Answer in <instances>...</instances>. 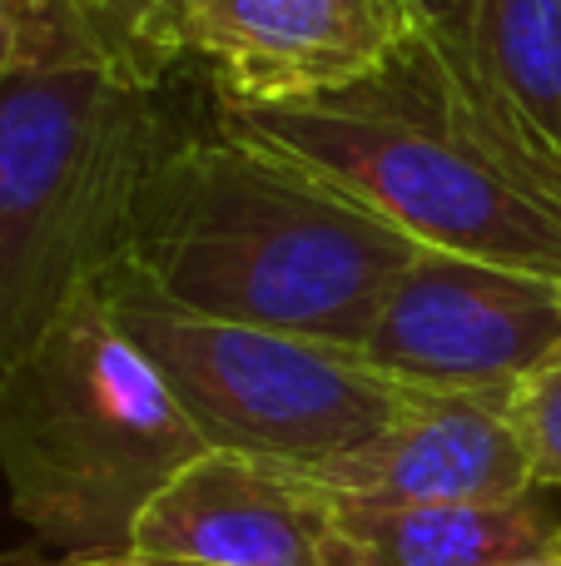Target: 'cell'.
Returning a JSON list of instances; mask_svg holds the SVG:
<instances>
[{
	"mask_svg": "<svg viewBox=\"0 0 561 566\" xmlns=\"http://www.w3.org/2000/svg\"><path fill=\"white\" fill-rule=\"evenodd\" d=\"M417 254V239L324 179L224 129H184L139 189L115 264L199 318L358 353Z\"/></svg>",
	"mask_w": 561,
	"mask_h": 566,
	"instance_id": "obj_1",
	"label": "cell"
},
{
	"mask_svg": "<svg viewBox=\"0 0 561 566\" xmlns=\"http://www.w3.org/2000/svg\"><path fill=\"white\" fill-rule=\"evenodd\" d=\"M214 129L324 179L423 249L561 279V195L507 155L423 40L403 35L378 75L338 95L219 99Z\"/></svg>",
	"mask_w": 561,
	"mask_h": 566,
	"instance_id": "obj_2",
	"label": "cell"
},
{
	"mask_svg": "<svg viewBox=\"0 0 561 566\" xmlns=\"http://www.w3.org/2000/svg\"><path fill=\"white\" fill-rule=\"evenodd\" d=\"M179 135L165 80L89 40L0 85V373L125 254L139 189Z\"/></svg>",
	"mask_w": 561,
	"mask_h": 566,
	"instance_id": "obj_3",
	"label": "cell"
},
{
	"mask_svg": "<svg viewBox=\"0 0 561 566\" xmlns=\"http://www.w3.org/2000/svg\"><path fill=\"white\" fill-rule=\"evenodd\" d=\"M209 452L99 279L0 373V478L45 547L129 552L135 522Z\"/></svg>",
	"mask_w": 561,
	"mask_h": 566,
	"instance_id": "obj_4",
	"label": "cell"
},
{
	"mask_svg": "<svg viewBox=\"0 0 561 566\" xmlns=\"http://www.w3.org/2000/svg\"><path fill=\"white\" fill-rule=\"evenodd\" d=\"M99 293L214 452L318 478L368 448L413 392L348 348L184 313L119 264L99 274Z\"/></svg>",
	"mask_w": 561,
	"mask_h": 566,
	"instance_id": "obj_5",
	"label": "cell"
},
{
	"mask_svg": "<svg viewBox=\"0 0 561 566\" xmlns=\"http://www.w3.org/2000/svg\"><path fill=\"white\" fill-rule=\"evenodd\" d=\"M358 358L407 388L512 392L561 358V279L423 249Z\"/></svg>",
	"mask_w": 561,
	"mask_h": 566,
	"instance_id": "obj_6",
	"label": "cell"
},
{
	"mask_svg": "<svg viewBox=\"0 0 561 566\" xmlns=\"http://www.w3.org/2000/svg\"><path fill=\"white\" fill-rule=\"evenodd\" d=\"M378 0H184V55L219 99L288 105L363 85L398 45Z\"/></svg>",
	"mask_w": 561,
	"mask_h": 566,
	"instance_id": "obj_7",
	"label": "cell"
},
{
	"mask_svg": "<svg viewBox=\"0 0 561 566\" xmlns=\"http://www.w3.org/2000/svg\"><path fill=\"white\" fill-rule=\"evenodd\" d=\"M129 552L169 566H324V488L209 448L149 497Z\"/></svg>",
	"mask_w": 561,
	"mask_h": 566,
	"instance_id": "obj_8",
	"label": "cell"
},
{
	"mask_svg": "<svg viewBox=\"0 0 561 566\" xmlns=\"http://www.w3.org/2000/svg\"><path fill=\"white\" fill-rule=\"evenodd\" d=\"M512 392L413 388L393 422L368 448L338 458L314 482L378 502L433 507H507L537 497L527 452L507 418Z\"/></svg>",
	"mask_w": 561,
	"mask_h": 566,
	"instance_id": "obj_9",
	"label": "cell"
},
{
	"mask_svg": "<svg viewBox=\"0 0 561 566\" xmlns=\"http://www.w3.org/2000/svg\"><path fill=\"white\" fill-rule=\"evenodd\" d=\"M507 155L561 195V0H483L467 60H443Z\"/></svg>",
	"mask_w": 561,
	"mask_h": 566,
	"instance_id": "obj_10",
	"label": "cell"
},
{
	"mask_svg": "<svg viewBox=\"0 0 561 566\" xmlns=\"http://www.w3.org/2000/svg\"><path fill=\"white\" fill-rule=\"evenodd\" d=\"M557 527L542 492L507 507H433L324 488V566H502Z\"/></svg>",
	"mask_w": 561,
	"mask_h": 566,
	"instance_id": "obj_11",
	"label": "cell"
},
{
	"mask_svg": "<svg viewBox=\"0 0 561 566\" xmlns=\"http://www.w3.org/2000/svg\"><path fill=\"white\" fill-rule=\"evenodd\" d=\"M89 45L165 80L184 55V0H50Z\"/></svg>",
	"mask_w": 561,
	"mask_h": 566,
	"instance_id": "obj_12",
	"label": "cell"
},
{
	"mask_svg": "<svg viewBox=\"0 0 561 566\" xmlns=\"http://www.w3.org/2000/svg\"><path fill=\"white\" fill-rule=\"evenodd\" d=\"M507 418H512L517 442L527 452L537 492H561V363L517 382L512 398H507Z\"/></svg>",
	"mask_w": 561,
	"mask_h": 566,
	"instance_id": "obj_13",
	"label": "cell"
},
{
	"mask_svg": "<svg viewBox=\"0 0 561 566\" xmlns=\"http://www.w3.org/2000/svg\"><path fill=\"white\" fill-rule=\"evenodd\" d=\"M70 40H85V35L50 0H0V85L20 65L50 55L55 45H70Z\"/></svg>",
	"mask_w": 561,
	"mask_h": 566,
	"instance_id": "obj_14",
	"label": "cell"
},
{
	"mask_svg": "<svg viewBox=\"0 0 561 566\" xmlns=\"http://www.w3.org/2000/svg\"><path fill=\"white\" fill-rule=\"evenodd\" d=\"M477 10L483 0H393L398 30L407 40L433 45L443 60H467L473 50V30H477Z\"/></svg>",
	"mask_w": 561,
	"mask_h": 566,
	"instance_id": "obj_15",
	"label": "cell"
},
{
	"mask_svg": "<svg viewBox=\"0 0 561 566\" xmlns=\"http://www.w3.org/2000/svg\"><path fill=\"white\" fill-rule=\"evenodd\" d=\"M25 566H169L139 552H80V557H60V562H25Z\"/></svg>",
	"mask_w": 561,
	"mask_h": 566,
	"instance_id": "obj_16",
	"label": "cell"
},
{
	"mask_svg": "<svg viewBox=\"0 0 561 566\" xmlns=\"http://www.w3.org/2000/svg\"><path fill=\"white\" fill-rule=\"evenodd\" d=\"M502 566H561V527L542 542V547L522 552V557H512V562H502Z\"/></svg>",
	"mask_w": 561,
	"mask_h": 566,
	"instance_id": "obj_17",
	"label": "cell"
},
{
	"mask_svg": "<svg viewBox=\"0 0 561 566\" xmlns=\"http://www.w3.org/2000/svg\"><path fill=\"white\" fill-rule=\"evenodd\" d=\"M378 6H383V10H388V15H393V0H378ZM393 20H398V15H393ZM398 35H403V30H398Z\"/></svg>",
	"mask_w": 561,
	"mask_h": 566,
	"instance_id": "obj_18",
	"label": "cell"
},
{
	"mask_svg": "<svg viewBox=\"0 0 561 566\" xmlns=\"http://www.w3.org/2000/svg\"><path fill=\"white\" fill-rule=\"evenodd\" d=\"M557 363H561V358H557Z\"/></svg>",
	"mask_w": 561,
	"mask_h": 566,
	"instance_id": "obj_19",
	"label": "cell"
}]
</instances>
